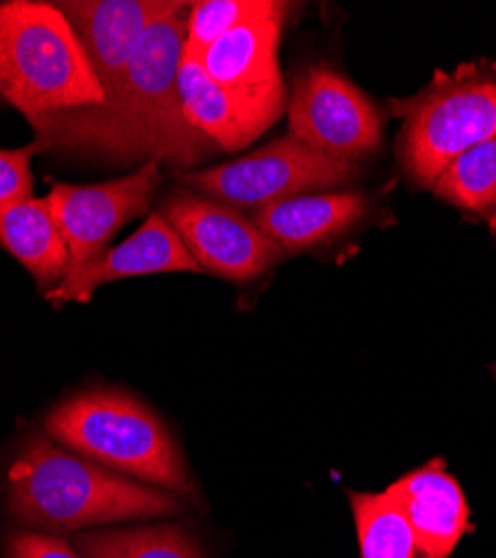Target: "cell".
I'll list each match as a JSON object with an SVG mask.
<instances>
[{"instance_id": "cell-16", "label": "cell", "mask_w": 496, "mask_h": 558, "mask_svg": "<svg viewBox=\"0 0 496 558\" xmlns=\"http://www.w3.org/2000/svg\"><path fill=\"white\" fill-rule=\"evenodd\" d=\"M0 248L27 268L45 295L70 266V248L48 202L34 195L0 206Z\"/></svg>"}, {"instance_id": "cell-6", "label": "cell", "mask_w": 496, "mask_h": 558, "mask_svg": "<svg viewBox=\"0 0 496 558\" xmlns=\"http://www.w3.org/2000/svg\"><path fill=\"white\" fill-rule=\"evenodd\" d=\"M355 177V163L287 134L233 163L184 172L182 183L213 202L257 210L315 191L338 189Z\"/></svg>"}, {"instance_id": "cell-17", "label": "cell", "mask_w": 496, "mask_h": 558, "mask_svg": "<svg viewBox=\"0 0 496 558\" xmlns=\"http://www.w3.org/2000/svg\"><path fill=\"white\" fill-rule=\"evenodd\" d=\"M74 547L85 558H204L195 538L172 523L81 532Z\"/></svg>"}, {"instance_id": "cell-14", "label": "cell", "mask_w": 496, "mask_h": 558, "mask_svg": "<svg viewBox=\"0 0 496 558\" xmlns=\"http://www.w3.org/2000/svg\"><path fill=\"white\" fill-rule=\"evenodd\" d=\"M285 12L257 19L219 36L197 59L221 87L251 97H287L278 65Z\"/></svg>"}, {"instance_id": "cell-5", "label": "cell", "mask_w": 496, "mask_h": 558, "mask_svg": "<svg viewBox=\"0 0 496 558\" xmlns=\"http://www.w3.org/2000/svg\"><path fill=\"white\" fill-rule=\"evenodd\" d=\"M389 106L402 119L398 155L404 170L432 189L449 161L496 136V68L465 63L436 72L416 97Z\"/></svg>"}, {"instance_id": "cell-7", "label": "cell", "mask_w": 496, "mask_h": 558, "mask_svg": "<svg viewBox=\"0 0 496 558\" xmlns=\"http://www.w3.org/2000/svg\"><path fill=\"white\" fill-rule=\"evenodd\" d=\"M291 134L336 159L355 163L380 144V117L351 81L329 65H311L287 99Z\"/></svg>"}, {"instance_id": "cell-12", "label": "cell", "mask_w": 496, "mask_h": 558, "mask_svg": "<svg viewBox=\"0 0 496 558\" xmlns=\"http://www.w3.org/2000/svg\"><path fill=\"white\" fill-rule=\"evenodd\" d=\"M159 272H202V268L172 226L157 213L123 244L108 248L95 262L63 277L59 287L48 293V300L85 302L93 298L95 289L117 279Z\"/></svg>"}, {"instance_id": "cell-15", "label": "cell", "mask_w": 496, "mask_h": 558, "mask_svg": "<svg viewBox=\"0 0 496 558\" xmlns=\"http://www.w3.org/2000/svg\"><path fill=\"white\" fill-rule=\"evenodd\" d=\"M363 193L302 195L251 213V221L285 255L329 242L367 213Z\"/></svg>"}, {"instance_id": "cell-21", "label": "cell", "mask_w": 496, "mask_h": 558, "mask_svg": "<svg viewBox=\"0 0 496 558\" xmlns=\"http://www.w3.org/2000/svg\"><path fill=\"white\" fill-rule=\"evenodd\" d=\"M45 153L36 142L23 148H0V206L32 197V159Z\"/></svg>"}, {"instance_id": "cell-20", "label": "cell", "mask_w": 496, "mask_h": 558, "mask_svg": "<svg viewBox=\"0 0 496 558\" xmlns=\"http://www.w3.org/2000/svg\"><path fill=\"white\" fill-rule=\"evenodd\" d=\"M287 8L289 5L274 3V0H199V3H191L184 54L197 61L219 36L238 25L282 14Z\"/></svg>"}, {"instance_id": "cell-19", "label": "cell", "mask_w": 496, "mask_h": 558, "mask_svg": "<svg viewBox=\"0 0 496 558\" xmlns=\"http://www.w3.org/2000/svg\"><path fill=\"white\" fill-rule=\"evenodd\" d=\"M349 502L363 558H419L414 532L387 492H349Z\"/></svg>"}, {"instance_id": "cell-9", "label": "cell", "mask_w": 496, "mask_h": 558, "mask_svg": "<svg viewBox=\"0 0 496 558\" xmlns=\"http://www.w3.org/2000/svg\"><path fill=\"white\" fill-rule=\"evenodd\" d=\"M159 183L161 172L155 161L140 166L132 174L104 183H57L45 202L70 248L65 277L101 257L117 232L148 210Z\"/></svg>"}, {"instance_id": "cell-22", "label": "cell", "mask_w": 496, "mask_h": 558, "mask_svg": "<svg viewBox=\"0 0 496 558\" xmlns=\"http://www.w3.org/2000/svg\"><path fill=\"white\" fill-rule=\"evenodd\" d=\"M5 558H85L74 545L57 534L34 530H12L3 541Z\"/></svg>"}, {"instance_id": "cell-13", "label": "cell", "mask_w": 496, "mask_h": 558, "mask_svg": "<svg viewBox=\"0 0 496 558\" xmlns=\"http://www.w3.org/2000/svg\"><path fill=\"white\" fill-rule=\"evenodd\" d=\"M408 519L419 558H449L468 532L470 507L443 460H432L385 489Z\"/></svg>"}, {"instance_id": "cell-2", "label": "cell", "mask_w": 496, "mask_h": 558, "mask_svg": "<svg viewBox=\"0 0 496 558\" xmlns=\"http://www.w3.org/2000/svg\"><path fill=\"white\" fill-rule=\"evenodd\" d=\"M0 485L5 514L19 527L45 534L170 517L182 509L172 494L117 474L40 432L19 442Z\"/></svg>"}, {"instance_id": "cell-4", "label": "cell", "mask_w": 496, "mask_h": 558, "mask_svg": "<svg viewBox=\"0 0 496 558\" xmlns=\"http://www.w3.org/2000/svg\"><path fill=\"white\" fill-rule=\"evenodd\" d=\"M45 432L117 474L172 496H197L182 453L159 415L123 391L89 389L63 400L45 417Z\"/></svg>"}, {"instance_id": "cell-8", "label": "cell", "mask_w": 496, "mask_h": 558, "mask_svg": "<svg viewBox=\"0 0 496 558\" xmlns=\"http://www.w3.org/2000/svg\"><path fill=\"white\" fill-rule=\"evenodd\" d=\"M161 217L184 242L202 272L231 282H249L285 257L251 217L202 195L172 193L161 206Z\"/></svg>"}, {"instance_id": "cell-11", "label": "cell", "mask_w": 496, "mask_h": 558, "mask_svg": "<svg viewBox=\"0 0 496 558\" xmlns=\"http://www.w3.org/2000/svg\"><path fill=\"white\" fill-rule=\"evenodd\" d=\"M179 95L189 121L223 153L246 148L287 108V97H251L217 85L186 54L179 68Z\"/></svg>"}, {"instance_id": "cell-18", "label": "cell", "mask_w": 496, "mask_h": 558, "mask_svg": "<svg viewBox=\"0 0 496 558\" xmlns=\"http://www.w3.org/2000/svg\"><path fill=\"white\" fill-rule=\"evenodd\" d=\"M436 197L496 221V136L472 146L436 177Z\"/></svg>"}, {"instance_id": "cell-1", "label": "cell", "mask_w": 496, "mask_h": 558, "mask_svg": "<svg viewBox=\"0 0 496 558\" xmlns=\"http://www.w3.org/2000/svg\"><path fill=\"white\" fill-rule=\"evenodd\" d=\"M189 5L155 21L101 106L29 121L43 150L95 155L123 163L195 168L213 144L189 121L179 95Z\"/></svg>"}, {"instance_id": "cell-10", "label": "cell", "mask_w": 496, "mask_h": 558, "mask_svg": "<svg viewBox=\"0 0 496 558\" xmlns=\"http://www.w3.org/2000/svg\"><path fill=\"white\" fill-rule=\"evenodd\" d=\"M182 5L184 3H177V0H63L57 3L95 70L104 99L125 74L148 27Z\"/></svg>"}, {"instance_id": "cell-3", "label": "cell", "mask_w": 496, "mask_h": 558, "mask_svg": "<svg viewBox=\"0 0 496 558\" xmlns=\"http://www.w3.org/2000/svg\"><path fill=\"white\" fill-rule=\"evenodd\" d=\"M0 101L27 121L104 104V89L57 3H0Z\"/></svg>"}]
</instances>
